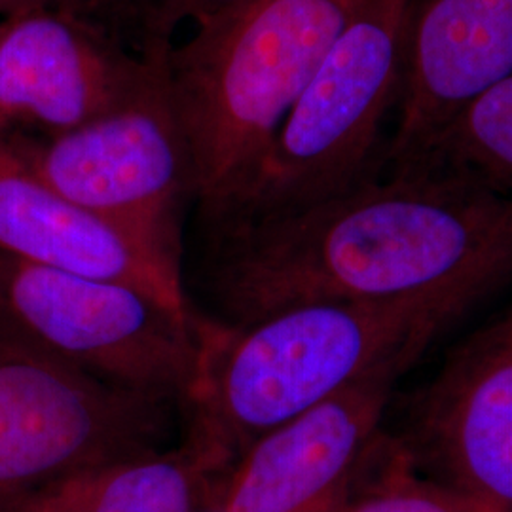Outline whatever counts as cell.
<instances>
[{
    "label": "cell",
    "instance_id": "5",
    "mask_svg": "<svg viewBox=\"0 0 512 512\" xmlns=\"http://www.w3.org/2000/svg\"><path fill=\"white\" fill-rule=\"evenodd\" d=\"M169 406L95 380L0 319V512L160 450Z\"/></svg>",
    "mask_w": 512,
    "mask_h": 512
},
{
    "label": "cell",
    "instance_id": "17",
    "mask_svg": "<svg viewBox=\"0 0 512 512\" xmlns=\"http://www.w3.org/2000/svg\"><path fill=\"white\" fill-rule=\"evenodd\" d=\"M57 2L65 4V0H0V16L10 18L19 12H27L33 8H42V6H54Z\"/></svg>",
    "mask_w": 512,
    "mask_h": 512
},
{
    "label": "cell",
    "instance_id": "4",
    "mask_svg": "<svg viewBox=\"0 0 512 512\" xmlns=\"http://www.w3.org/2000/svg\"><path fill=\"white\" fill-rule=\"evenodd\" d=\"M416 0H366L319 63L238 205L213 230L285 217L380 177Z\"/></svg>",
    "mask_w": 512,
    "mask_h": 512
},
{
    "label": "cell",
    "instance_id": "11",
    "mask_svg": "<svg viewBox=\"0 0 512 512\" xmlns=\"http://www.w3.org/2000/svg\"><path fill=\"white\" fill-rule=\"evenodd\" d=\"M512 73V0H416L387 175L414 164L444 126Z\"/></svg>",
    "mask_w": 512,
    "mask_h": 512
},
{
    "label": "cell",
    "instance_id": "13",
    "mask_svg": "<svg viewBox=\"0 0 512 512\" xmlns=\"http://www.w3.org/2000/svg\"><path fill=\"white\" fill-rule=\"evenodd\" d=\"M222 459L192 439L76 476L46 494L50 512H209Z\"/></svg>",
    "mask_w": 512,
    "mask_h": 512
},
{
    "label": "cell",
    "instance_id": "15",
    "mask_svg": "<svg viewBox=\"0 0 512 512\" xmlns=\"http://www.w3.org/2000/svg\"><path fill=\"white\" fill-rule=\"evenodd\" d=\"M332 512H486L421 475L391 435L380 433L346 499Z\"/></svg>",
    "mask_w": 512,
    "mask_h": 512
},
{
    "label": "cell",
    "instance_id": "6",
    "mask_svg": "<svg viewBox=\"0 0 512 512\" xmlns=\"http://www.w3.org/2000/svg\"><path fill=\"white\" fill-rule=\"evenodd\" d=\"M0 319L67 365L129 393L186 404L200 319L128 283L0 255Z\"/></svg>",
    "mask_w": 512,
    "mask_h": 512
},
{
    "label": "cell",
    "instance_id": "14",
    "mask_svg": "<svg viewBox=\"0 0 512 512\" xmlns=\"http://www.w3.org/2000/svg\"><path fill=\"white\" fill-rule=\"evenodd\" d=\"M439 173L512 198V73L480 93L401 173Z\"/></svg>",
    "mask_w": 512,
    "mask_h": 512
},
{
    "label": "cell",
    "instance_id": "9",
    "mask_svg": "<svg viewBox=\"0 0 512 512\" xmlns=\"http://www.w3.org/2000/svg\"><path fill=\"white\" fill-rule=\"evenodd\" d=\"M382 366L256 439L220 478L209 512H332L382 433L397 380Z\"/></svg>",
    "mask_w": 512,
    "mask_h": 512
},
{
    "label": "cell",
    "instance_id": "8",
    "mask_svg": "<svg viewBox=\"0 0 512 512\" xmlns=\"http://www.w3.org/2000/svg\"><path fill=\"white\" fill-rule=\"evenodd\" d=\"M391 437L421 475L512 512V310L446 357Z\"/></svg>",
    "mask_w": 512,
    "mask_h": 512
},
{
    "label": "cell",
    "instance_id": "3",
    "mask_svg": "<svg viewBox=\"0 0 512 512\" xmlns=\"http://www.w3.org/2000/svg\"><path fill=\"white\" fill-rule=\"evenodd\" d=\"M366 0H249L162 55L211 228L238 205L285 116Z\"/></svg>",
    "mask_w": 512,
    "mask_h": 512
},
{
    "label": "cell",
    "instance_id": "16",
    "mask_svg": "<svg viewBox=\"0 0 512 512\" xmlns=\"http://www.w3.org/2000/svg\"><path fill=\"white\" fill-rule=\"evenodd\" d=\"M133 25L141 40V52L148 59H160L173 46L177 29L192 21L196 27L247 4L249 0H114Z\"/></svg>",
    "mask_w": 512,
    "mask_h": 512
},
{
    "label": "cell",
    "instance_id": "19",
    "mask_svg": "<svg viewBox=\"0 0 512 512\" xmlns=\"http://www.w3.org/2000/svg\"><path fill=\"white\" fill-rule=\"evenodd\" d=\"M69 2H84V0H65V4L69 6Z\"/></svg>",
    "mask_w": 512,
    "mask_h": 512
},
{
    "label": "cell",
    "instance_id": "2",
    "mask_svg": "<svg viewBox=\"0 0 512 512\" xmlns=\"http://www.w3.org/2000/svg\"><path fill=\"white\" fill-rule=\"evenodd\" d=\"M484 294L319 302L247 325L200 321L190 439L230 469L262 435L389 363H416Z\"/></svg>",
    "mask_w": 512,
    "mask_h": 512
},
{
    "label": "cell",
    "instance_id": "10",
    "mask_svg": "<svg viewBox=\"0 0 512 512\" xmlns=\"http://www.w3.org/2000/svg\"><path fill=\"white\" fill-rule=\"evenodd\" d=\"M84 19L54 6L0 23V135H54L122 107L160 71Z\"/></svg>",
    "mask_w": 512,
    "mask_h": 512
},
{
    "label": "cell",
    "instance_id": "12",
    "mask_svg": "<svg viewBox=\"0 0 512 512\" xmlns=\"http://www.w3.org/2000/svg\"><path fill=\"white\" fill-rule=\"evenodd\" d=\"M0 255L67 274L128 283L175 310L190 311L181 270L38 181L2 135Z\"/></svg>",
    "mask_w": 512,
    "mask_h": 512
},
{
    "label": "cell",
    "instance_id": "1",
    "mask_svg": "<svg viewBox=\"0 0 512 512\" xmlns=\"http://www.w3.org/2000/svg\"><path fill=\"white\" fill-rule=\"evenodd\" d=\"M215 236L209 285L226 325L319 302L486 294L512 275V198L439 173L385 175Z\"/></svg>",
    "mask_w": 512,
    "mask_h": 512
},
{
    "label": "cell",
    "instance_id": "7",
    "mask_svg": "<svg viewBox=\"0 0 512 512\" xmlns=\"http://www.w3.org/2000/svg\"><path fill=\"white\" fill-rule=\"evenodd\" d=\"M2 137L38 181L181 270V211L194 196V167L162 63L133 99L92 122Z\"/></svg>",
    "mask_w": 512,
    "mask_h": 512
},
{
    "label": "cell",
    "instance_id": "18",
    "mask_svg": "<svg viewBox=\"0 0 512 512\" xmlns=\"http://www.w3.org/2000/svg\"><path fill=\"white\" fill-rule=\"evenodd\" d=\"M25 512H50L48 511V507H46V501H44V497H40L37 503H33L29 509Z\"/></svg>",
    "mask_w": 512,
    "mask_h": 512
}]
</instances>
